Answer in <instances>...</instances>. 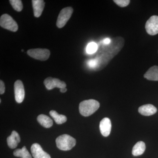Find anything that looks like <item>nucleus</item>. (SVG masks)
<instances>
[{
    "label": "nucleus",
    "instance_id": "aec40b11",
    "mask_svg": "<svg viewBox=\"0 0 158 158\" xmlns=\"http://www.w3.org/2000/svg\"><path fill=\"white\" fill-rule=\"evenodd\" d=\"M9 2L13 9L16 11H20L22 10L23 5L21 0H10Z\"/></svg>",
    "mask_w": 158,
    "mask_h": 158
},
{
    "label": "nucleus",
    "instance_id": "a878e982",
    "mask_svg": "<svg viewBox=\"0 0 158 158\" xmlns=\"http://www.w3.org/2000/svg\"><path fill=\"white\" fill-rule=\"evenodd\" d=\"M67 89L66 88H62L60 89V91L62 93H65L67 91Z\"/></svg>",
    "mask_w": 158,
    "mask_h": 158
},
{
    "label": "nucleus",
    "instance_id": "4468645a",
    "mask_svg": "<svg viewBox=\"0 0 158 158\" xmlns=\"http://www.w3.org/2000/svg\"><path fill=\"white\" fill-rule=\"evenodd\" d=\"M8 146L12 149L17 147L18 144L20 142V138L18 133L15 131H13L11 135L8 137L7 139Z\"/></svg>",
    "mask_w": 158,
    "mask_h": 158
},
{
    "label": "nucleus",
    "instance_id": "39448f33",
    "mask_svg": "<svg viewBox=\"0 0 158 158\" xmlns=\"http://www.w3.org/2000/svg\"><path fill=\"white\" fill-rule=\"evenodd\" d=\"M28 56L37 60L44 61L48 59L50 52L47 49H31L27 52Z\"/></svg>",
    "mask_w": 158,
    "mask_h": 158
},
{
    "label": "nucleus",
    "instance_id": "bb28decb",
    "mask_svg": "<svg viewBox=\"0 0 158 158\" xmlns=\"http://www.w3.org/2000/svg\"><path fill=\"white\" fill-rule=\"evenodd\" d=\"M1 102H2V100L0 99V102L1 103Z\"/></svg>",
    "mask_w": 158,
    "mask_h": 158
},
{
    "label": "nucleus",
    "instance_id": "423d86ee",
    "mask_svg": "<svg viewBox=\"0 0 158 158\" xmlns=\"http://www.w3.org/2000/svg\"><path fill=\"white\" fill-rule=\"evenodd\" d=\"M73 12V9L72 7H66L62 9L60 11L57 19L56 22L57 27L59 28H61L64 27L70 19Z\"/></svg>",
    "mask_w": 158,
    "mask_h": 158
},
{
    "label": "nucleus",
    "instance_id": "f03ea898",
    "mask_svg": "<svg viewBox=\"0 0 158 158\" xmlns=\"http://www.w3.org/2000/svg\"><path fill=\"white\" fill-rule=\"evenodd\" d=\"M99 107V103L97 101L94 99L87 100L80 103L79 111L82 116H90L95 113Z\"/></svg>",
    "mask_w": 158,
    "mask_h": 158
},
{
    "label": "nucleus",
    "instance_id": "4be33fe9",
    "mask_svg": "<svg viewBox=\"0 0 158 158\" xmlns=\"http://www.w3.org/2000/svg\"><path fill=\"white\" fill-rule=\"evenodd\" d=\"M116 5L119 7H125L130 4V0H114L113 1Z\"/></svg>",
    "mask_w": 158,
    "mask_h": 158
},
{
    "label": "nucleus",
    "instance_id": "412c9836",
    "mask_svg": "<svg viewBox=\"0 0 158 158\" xmlns=\"http://www.w3.org/2000/svg\"><path fill=\"white\" fill-rule=\"evenodd\" d=\"M98 49V46L95 42H90L88 44L86 48V52L88 54H92L96 52Z\"/></svg>",
    "mask_w": 158,
    "mask_h": 158
},
{
    "label": "nucleus",
    "instance_id": "7ed1b4c3",
    "mask_svg": "<svg viewBox=\"0 0 158 158\" xmlns=\"http://www.w3.org/2000/svg\"><path fill=\"white\" fill-rule=\"evenodd\" d=\"M57 147L62 151H69L72 149L76 144V139L68 135L59 136L56 139Z\"/></svg>",
    "mask_w": 158,
    "mask_h": 158
},
{
    "label": "nucleus",
    "instance_id": "9b49d317",
    "mask_svg": "<svg viewBox=\"0 0 158 158\" xmlns=\"http://www.w3.org/2000/svg\"><path fill=\"white\" fill-rule=\"evenodd\" d=\"M100 130L102 135L104 137H108L110 135L112 128V123L110 118H104L100 123Z\"/></svg>",
    "mask_w": 158,
    "mask_h": 158
},
{
    "label": "nucleus",
    "instance_id": "6e6552de",
    "mask_svg": "<svg viewBox=\"0 0 158 158\" xmlns=\"http://www.w3.org/2000/svg\"><path fill=\"white\" fill-rule=\"evenodd\" d=\"M46 88L48 90H52L53 88H66L65 82L60 81L59 79L49 77L45 79L44 82Z\"/></svg>",
    "mask_w": 158,
    "mask_h": 158
},
{
    "label": "nucleus",
    "instance_id": "f257e3e1",
    "mask_svg": "<svg viewBox=\"0 0 158 158\" xmlns=\"http://www.w3.org/2000/svg\"><path fill=\"white\" fill-rule=\"evenodd\" d=\"M124 44V40L121 37H117L111 40L110 44H104L99 50L97 57L98 62L95 70H101L109 64L111 60L120 52Z\"/></svg>",
    "mask_w": 158,
    "mask_h": 158
},
{
    "label": "nucleus",
    "instance_id": "5701e85b",
    "mask_svg": "<svg viewBox=\"0 0 158 158\" xmlns=\"http://www.w3.org/2000/svg\"><path fill=\"white\" fill-rule=\"evenodd\" d=\"M88 65L89 67L95 69L98 65V62L95 59L89 60L88 62Z\"/></svg>",
    "mask_w": 158,
    "mask_h": 158
},
{
    "label": "nucleus",
    "instance_id": "1a4fd4ad",
    "mask_svg": "<svg viewBox=\"0 0 158 158\" xmlns=\"http://www.w3.org/2000/svg\"><path fill=\"white\" fill-rule=\"evenodd\" d=\"M15 95L17 102L21 103L25 97V90L23 82L20 80H17L14 84Z\"/></svg>",
    "mask_w": 158,
    "mask_h": 158
},
{
    "label": "nucleus",
    "instance_id": "f3484780",
    "mask_svg": "<svg viewBox=\"0 0 158 158\" xmlns=\"http://www.w3.org/2000/svg\"><path fill=\"white\" fill-rule=\"evenodd\" d=\"M145 143L143 141H138L133 147L132 151L133 155L135 156L141 155L145 151Z\"/></svg>",
    "mask_w": 158,
    "mask_h": 158
},
{
    "label": "nucleus",
    "instance_id": "dca6fc26",
    "mask_svg": "<svg viewBox=\"0 0 158 158\" xmlns=\"http://www.w3.org/2000/svg\"><path fill=\"white\" fill-rule=\"evenodd\" d=\"M37 120L43 127L49 128L53 125V121L48 116L41 114L38 116Z\"/></svg>",
    "mask_w": 158,
    "mask_h": 158
},
{
    "label": "nucleus",
    "instance_id": "a211bd4d",
    "mask_svg": "<svg viewBox=\"0 0 158 158\" xmlns=\"http://www.w3.org/2000/svg\"><path fill=\"white\" fill-rule=\"evenodd\" d=\"M49 113L57 124H62L67 121V117L66 116L64 115H60L55 110H51Z\"/></svg>",
    "mask_w": 158,
    "mask_h": 158
},
{
    "label": "nucleus",
    "instance_id": "f8f14e48",
    "mask_svg": "<svg viewBox=\"0 0 158 158\" xmlns=\"http://www.w3.org/2000/svg\"><path fill=\"white\" fill-rule=\"evenodd\" d=\"M157 110L155 106L152 104L143 105L138 109V112L145 116H150L154 115L157 112Z\"/></svg>",
    "mask_w": 158,
    "mask_h": 158
},
{
    "label": "nucleus",
    "instance_id": "b1692460",
    "mask_svg": "<svg viewBox=\"0 0 158 158\" xmlns=\"http://www.w3.org/2000/svg\"><path fill=\"white\" fill-rule=\"evenodd\" d=\"M5 92V85L4 82L2 80L0 81V94H2Z\"/></svg>",
    "mask_w": 158,
    "mask_h": 158
},
{
    "label": "nucleus",
    "instance_id": "0eeeda50",
    "mask_svg": "<svg viewBox=\"0 0 158 158\" xmlns=\"http://www.w3.org/2000/svg\"><path fill=\"white\" fill-rule=\"evenodd\" d=\"M148 34L150 35H156L158 34V16L152 15L148 20L145 26Z\"/></svg>",
    "mask_w": 158,
    "mask_h": 158
},
{
    "label": "nucleus",
    "instance_id": "6ab92c4d",
    "mask_svg": "<svg viewBox=\"0 0 158 158\" xmlns=\"http://www.w3.org/2000/svg\"><path fill=\"white\" fill-rule=\"evenodd\" d=\"M13 155L15 156L21 158H32L28 151L25 146H24L21 149L15 150L13 152Z\"/></svg>",
    "mask_w": 158,
    "mask_h": 158
},
{
    "label": "nucleus",
    "instance_id": "20e7f679",
    "mask_svg": "<svg viewBox=\"0 0 158 158\" xmlns=\"http://www.w3.org/2000/svg\"><path fill=\"white\" fill-rule=\"evenodd\" d=\"M0 25L2 27L12 32H16L18 29L17 23L10 15L5 14L1 16Z\"/></svg>",
    "mask_w": 158,
    "mask_h": 158
},
{
    "label": "nucleus",
    "instance_id": "cd10ccee",
    "mask_svg": "<svg viewBox=\"0 0 158 158\" xmlns=\"http://www.w3.org/2000/svg\"><path fill=\"white\" fill-rule=\"evenodd\" d=\"M22 52H23V51H24L23 50H22Z\"/></svg>",
    "mask_w": 158,
    "mask_h": 158
},
{
    "label": "nucleus",
    "instance_id": "2eb2a0df",
    "mask_svg": "<svg viewBox=\"0 0 158 158\" xmlns=\"http://www.w3.org/2000/svg\"><path fill=\"white\" fill-rule=\"evenodd\" d=\"M144 77L149 81H158V66L154 65L150 68Z\"/></svg>",
    "mask_w": 158,
    "mask_h": 158
},
{
    "label": "nucleus",
    "instance_id": "9d476101",
    "mask_svg": "<svg viewBox=\"0 0 158 158\" xmlns=\"http://www.w3.org/2000/svg\"><path fill=\"white\" fill-rule=\"evenodd\" d=\"M31 151L34 158H51L50 156L44 152L40 145L37 143L32 144Z\"/></svg>",
    "mask_w": 158,
    "mask_h": 158
},
{
    "label": "nucleus",
    "instance_id": "393cba45",
    "mask_svg": "<svg viewBox=\"0 0 158 158\" xmlns=\"http://www.w3.org/2000/svg\"><path fill=\"white\" fill-rule=\"evenodd\" d=\"M111 42V40L109 38H106V39L104 40L103 42V44H110V43Z\"/></svg>",
    "mask_w": 158,
    "mask_h": 158
},
{
    "label": "nucleus",
    "instance_id": "ddd939ff",
    "mask_svg": "<svg viewBox=\"0 0 158 158\" xmlns=\"http://www.w3.org/2000/svg\"><path fill=\"white\" fill-rule=\"evenodd\" d=\"M32 3L34 16L36 17H39L43 11L45 2L43 0H33Z\"/></svg>",
    "mask_w": 158,
    "mask_h": 158
}]
</instances>
